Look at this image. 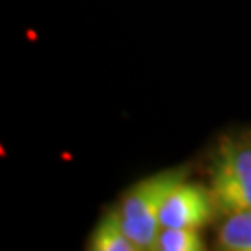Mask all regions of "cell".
I'll return each instance as SVG.
<instances>
[{
    "label": "cell",
    "instance_id": "cell-3",
    "mask_svg": "<svg viewBox=\"0 0 251 251\" xmlns=\"http://www.w3.org/2000/svg\"><path fill=\"white\" fill-rule=\"evenodd\" d=\"M214 210L216 203L210 190L196 182L182 180L179 186L173 188L162 206L160 225L201 229L212 220Z\"/></svg>",
    "mask_w": 251,
    "mask_h": 251
},
{
    "label": "cell",
    "instance_id": "cell-2",
    "mask_svg": "<svg viewBox=\"0 0 251 251\" xmlns=\"http://www.w3.org/2000/svg\"><path fill=\"white\" fill-rule=\"evenodd\" d=\"M210 194L224 214L251 210V142L227 138L210 166Z\"/></svg>",
    "mask_w": 251,
    "mask_h": 251
},
{
    "label": "cell",
    "instance_id": "cell-4",
    "mask_svg": "<svg viewBox=\"0 0 251 251\" xmlns=\"http://www.w3.org/2000/svg\"><path fill=\"white\" fill-rule=\"evenodd\" d=\"M88 250L91 251H138L140 248L134 244V240L126 234L123 227V220L119 214V206H114L102 214L93 234L88 244Z\"/></svg>",
    "mask_w": 251,
    "mask_h": 251
},
{
    "label": "cell",
    "instance_id": "cell-5",
    "mask_svg": "<svg viewBox=\"0 0 251 251\" xmlns=\"http://www.w3.org/2000/svg\"><path fill=\"white\" fill-rule=\"evenodd\" d=\"M218 248L229 251H251V210L227 214L218 229Z\"/></svg>",
    "mask_w": 251,
    "mask_h": 251
},
{
    "label": "cell",
    "instance_id": "cell-1",
    "mask_svg": "<svg viewBox=\"0 0 251 251\" xmlns=\"http://www.w3.org/2000/svg\"><path fill=\"white\" fill-rule=\"evenodd\" d=\"M186 180V170H166L140 180L119 203V214L126 234L140 250H156L160 234L162 206L175 186Z\"/></svg>",
    "mask_w": 251,
    "mask_h": 251
},
{
    "label": "cell",
    "instance_id": "cell-6",
    "mask_svg": "<svg viewBox=\"0 0 251 251\" xmlns=\"http://www.w3.org/2000/svg\"><path fill=\"white\" fill-rule=\"evenodd\" d=\"M158 251H201L205 250V240L198 229L188 227H162L158 240Z\"/></svg>",
    "mask_w": 251,
    "mask_h": 251
}]
</instances>
